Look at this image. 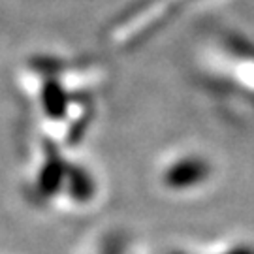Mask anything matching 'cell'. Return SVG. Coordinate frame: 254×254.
Segmentation results:
<instances>
[{
    "label": "cell",
    "mask_w": 254,
    "mask_h": 254,
    "mask_svg": "<svg viewBox=\"0 0 254 254\" xmlns=\"http://www.w3.org/2000/svg\"><path fill=\"white\" fill-rule=\"evenodd\" d=\"M203 172V166L201 162L194 160V158H181L177 162L168 168L166 172V183L170 187H175V189H181V187H190L194 183H198Z\"/></svg>",
    "instance_id": "cell-2"
},
{
    "label": "cell",
    "mask_w": 254,
    "mask_h": 254,
    "mask_svg": "<svg viewBox=\"0 0 254 254\" xmlns=\"http://www.w3.org/2000/svg\"><path fill=\"white\" fill-rule=\"evenodd\" d=\"M196 2L201 0H139L111 23L109 42L123 49L137 46Z\"/></svg>",
    "instance_id": "cell-1"
}]
</instances>
